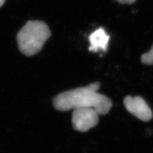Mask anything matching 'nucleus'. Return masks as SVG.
I'll use <instances>...</instances> for the list:
<instances>
[{
    "label": "nucleus",
    "instance_id": "f03ea898",
    "mask_svg": "<svg viewBox=\"0 0 153 153\" xmlns=\"http://www.w3.org/2000/svg\"><path fill=\"white\" fill-rule=\"evenodd\" d=\"M51 35L49 27L44 22L28 21L17 33L19 49L27 56H34L42 49Z\"/></svg>",
    "mask_w": 153,
    "mask_h": 153
},
{
    "label": "nucleus",
    "instance_id": "423d86ee",
    "mask_svg": "<svg viewBox=\"0 0 153 153\" xmlns=\"http://www.w3.org/2000/svg\"><path fill=\"white\" fill-rule=\"evenodd\" d=\"M141 61L143 64L147 65H153V45L152 46L151 49L147 52L143 54L141 56Z\"/></svg>",
    "mask_w": 153,
    "mask_h": 153
},
{
    "label": "nucleus",
    "instance_id": "39448f33",
    "mask_svg": "<svg viewBox=\"0 0 153 153\" xmlns=\"http://www.w3.org/2000/svg\"><path fill=\"white\" fill-rule=\"evenodd\" d=\"M109 39V35L103 28L98 29L89 36L90 43L89 50L91 52H98L100 50L106 51Z\"/></svg>",
    "mask_w": 153,
    "mask_h": 153
},
{
    "label": "nucleus",
    "instance_id": "6e6552de",
    "mask_svg": "<svg viewBox=\"0 0 153 153\" xmlns=\"http://www.w3.org/2000/svg\"><path fill=\"white\" fill-rule=\"evenodd\" d=\"M4 2H5V0H0V7H1L3 5Z\"/></svg>",
    "mask_w": 153,
    "mask_h": 153
},
{
    "label": "nucleus",
    "instance_id": "7ed1b4c3",
    "mask_svg": "<svg viewBox=\"0 0 153 153\" xmlns=\"http://www.w3.org/2000/svg\"><path fill=\"white\" fill-rule=\"evenodd\" d=\"M99 115L93 108L84 107L74 109L72 113L74 128L80 132L89 131L98 124Z\"/></svg>",
    "mask_w": 153,
    "mask_h": 153
},
{
    "label": "nucleus",
    "instance_id": "f257e3e1",
    "mask_svg": "<svg viewBox=\"0 0 153 153\" xmlns=\"http://www.w3.org/2000/svg\"><path fill=\"white\" fill-rule=\"evenodd\" d=\"M100 84L96 82L85 87L61 93L54 98L53 106L59 111H68L79 108H94L100 115H105L112 103L107 97L98 93Z\"/></svg>",
    "mask_w": 153,
    "mask_h": 153
},
{
    "label": "nucleus",
    "instance_id": "20e7f679",
    "mask_svg": "<svg viewBox=\"0 0 153 153\" xmlns=\"http://www.w3.org/2000/svg\"><path fill=\"white\" fill-rule=\"evenodd\" d=\"M123 102L127 111L140 120L147 122L152 119L151 109L142 97L128 96L124 99Z\"/></svg>",
    "mask_w": 153,
    "mask_h": 153
},
{
    "label": "nucleus",
    "instance_id": "0eeeda50",
    "mask_svg": "<svg viewBox=\"0 0 153 153\" xmlns=\"http://www.w3.org/2000/svg\"><path fill=\"white\" fill-rule=\"evenodd\" d=\"M117 2L121 4H133V3H135L136 0H116Z\"/></svg>",
    "mask_w": 153,
    "mask_h": 153
}]
</instances>
